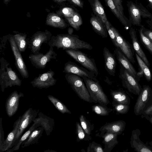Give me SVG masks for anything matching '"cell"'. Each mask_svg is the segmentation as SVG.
<instances>
[{
    "label": "cell",
    "mask_w": 152,
    "mask_h": 152,
    "mask_svg": "<svg viewBox=\"0 0 152 152\" xmlns=\"http://www.w3.org/2000/svg\"><path fill=\"white\" fill-rule=\"evenodd\" d=\"M48 44L50 46L56 47L58 49H86L91 50L93 47L89 43L81 40L77 35L69 34H57L53 36Z\"/></svg>",
    "instance_id": "obj_1"
},
{
    "label": "cell",
    "mask_w": 152,
    "mask_h": 152,
    "mask_svg": "<svg viewBox=\"0 0 152 152\" xmlns=\"http://www.w3.org/2000/svg\"><path fill=\"white\" fill-rule=\"evenodd\" d=\"M65 77L72 88L81 99L89 103H97L91 97L82 78L71 73H66Z\"/></svg>",
    "instance_id": "obj_2"
},
{
    "label": "cell",
    "mask_w": 152,
    "mask_h": 152,
    "mask_svg": "<svg viewBox=\"0 0 152 152\" xmlns=\"http://www.w3.org/2000/svg\"><path fill=\"white\" fill-rule=\"evenodd\" d=\"M129 14V20L134 26L140 27L142 19L152 18V14L141 3L128 1L127 4Z\"/></svg>",
    "instance_id": "obj_3"
},
{
    "label": "cell",
    "mask_w": 152,
    "mask_h": 152,
    "mask_svg": "<svg viewBox=\"0 0 152 152\" xmlns=\"http://www.w3.org/2000/svg\"><path fill=\"white\" fill-rule=\"evenodd\" d=\"M91 98L97 103L107 105L110 101L104 93L99 82L96 79H92L86 76L82 77Z\"/></svg>",
    "instance_id": "obj_4"
},
{
    "label": "cell",
    "mask_w": 152,
    "mask_h": 152,
    "mask_svg": "<svg viewBox=\"0 0 152 152\" xmlns=\"http://www.w3.org/2000/svg\"><path fill=\"white\" fill-rule=\"evenodd\" d=\"M119 77L121 80L123 86L129 92L135 95L140 94L142 88L138 81L121 65Z\"/></svg>",
    "instance_id": "obj_5"
},
{
    "label": "cell",
    "mask_w": 152,
    "mask_h": 152,
    "mask_svg": "<svg viewBox=\"0 0 152 152\" xmlns=\"http://www.w3.org/2000/svg\"><path fill=\"white\" fill-rule=\"evenodd\" d=\"M152 104V90L149 86L144 85L134 106L135 114L136 115H142Z\"/></svg>",
    "instance_id": "obj_6"
},
{
    "label": "cell",
    "mask_w": 152,
    "mask_h": 152,
    "mask_svg": "<svg viewBox=\"0 0 152 152\" xmlns=\"http://www.w3.org/2000/svg\"><path fill=\"white\" fill-rule=\"evenodd\" d=\"M66 53L76 61L88 70L94 72L96 76L98 75V71L94 58H90L85 53L79 50H65Z\"/></svg>",
    "instance_id": "obj_7"
},
{
    "label": "cell",
    "mask_w": 152,
    "mask_h": 152,
    "mask_svg": "<svg viewBox=\"0 0 152 152\" xmlns=\"http://www.w3.org/2000/svg\"><path fill=\"white\" fill-rule=\"evenodd\" d=\"M52 36L51 34L47 30L45 31H37L33 34L29 43V48L33 54L40 53L39 51L42 44H48Z\"/></svg>",
    "instance_id": "obj_8"
},
{
    "label": "cell",
    "mask_w": 152,
    "mask_h": 152,
    "mask_svg": "<svg viewBox=\"0 0 152 152\" xmlns=\"http://www.w3.org/2000/svg\"><path fill=\"white\" fill-rule=\"evenodd\" d=\"M8 40L10 42L12 50L14 55L16 67L23 78H27L29 74L27 68L16 44L13 36L8 35Z\"/></svg>",
    "instance_id": "obj_9"
},
{
    "label": "cell",
    "mask_w": 152,
    "mask_h": 152,
    "mask_svg": "<svg viewBox=\"0 0 152 152\" xmlns=\"http://www.w3.org/2000/svg\"><path fill=\"white\" fill-rule=\"evenodd\" d=\"M39 111V110L29 108L21 116L18 129L11 148L20 137L25 130L36 118Z\"/></svg>",
    "instance_id": "obj_10"
},
{
    "label": "cell",
    "mask_w": 152,
    "mask_h": 152,
    "mask_svg": "<svg viewBox=\"0 0 152 152\" xmlns=\"http://www.w3.org/2000/svg\"><path fill=\"white\" fill-rule=\"evenodd\" d=\"M111 28L116 38L118 48L132 63H135L134 56V51L132 44L126 40L118 31L112 25Z\"/></svg>",
    "instance_id": "obj_11"
},
{
    "label": "cell",
    "mask_w": 152,
    "mask_h": 152,
    "mask_svg": "<svg viewBox=\"0 0 152 152\" xmlns=\"http://www.w3.org/2000/svg\"><path fill=\"white\" fill-rule=\"evenodd\" d=\"M49 50L44 55L40 53L38 54H30L28 56L31 63L36 68L43 69L45 68L46 64L52 59H55L57 54L54 51L53 47L50 46Z\"/></svg>",
    "instance_id": "obj_12"
},
{
    "label": "cell",
    "mask_w": 152,
    "mask_h": 152,
    "mask_svg": "<svg viewBox=\"0 0 152 152\" xmlns=\"http://www.w3.org/2000/svg\"><path fill=\"white\" fill-rule=\"evenodd\" d=\"M54 72L50 70L44 73L40 74L31 82L34 87L41 89L48 88L55 85L57 80L54 77Z\"/></svg>",
    "instance_id": "obj_13"
},
{
    "label": "cell",
    "mask_w": 152,
    "mask_h": 152,
    "mask_svg": "<svg viewBox=\"0 0 152 152\" xmlns=\"http://www.w3.org/2000/svg\"><path fill=\"white\" fill-rule=\"evenodd\" d=\"M64 72L71 73L77 75L81 77L86 76L92 79H96L95 73L86 68L80 67L75 63L69 61L64 66Z\"/></svg>",
    "instance_id": "obj_14"
},
{
    "label": "cell",
    "mask_w": 152,
    "mask_h": 152,
    "mask_svg": "<svg viewBox=\"0 0 152 152\" xmlns=\"http://www.w3.org/2000/svg\"><path fill=\"white\" fill-rule=\"evenodd\" d=\"M23 96V93H19L16 91H14L9 96L5 105L6 113L9 117L12 116L16 113L18 109L20 99Z\"/></svg>",
    "instance_id": "obj_15"
},
{
    "label": "cell",
    "mask_w": 152,
    "mask_h": 152,
    "mask_svg": "<svg viewBox=\"0 0 152 152\" xmlns=\"http://www.w3.org/2000/svg\"><path fill=\"white\" fill-rule=\"evenodd\" d=\"M140 131L138 129L132 132L130 142L131 147L137 152H152V148L143 142L139 138Z\"/></svg>",
    "instance_id": "obj_16"
},
{
    "label": "cell",
    "mask_w": 152,
    "mask_h": 152,
    "mask_svg": "<svg viewBox=\"0 0 152 152\" xmlns=\"http://www.w3.org/2000/svg\"><path fill=\"white\" fill-rule=\"evenodd\" d=\"M114 53L120 65L123 66L139 82L141 77L129 60L118 48H115Z\"/></svg>",
    "instance_id": "obj_17"
},
{
    "label": "cell",
    "mask_w": 152,
    "mask_h": 152,
    "mask_svg": "<svg viewBox=\"0 0 152 152\" xmlns=\"http://www.w3.org/2000/svg\"><path fill=\"white\" fill-rule=\"evenodd\" d=\"M126 125L125 122L122 120L107 123L99 129L101 132L98 135L103 134L107 132L116 134L118 135L124 131Z\"/></svg>",
    "instance_id": "obj_18"
},
{
    "label": "cell",
    "mask_w": 152,
    "mask_h": 152,
    "mask_svg": "<svg viewBox=\"0 0 152 152\" xmlns=\"http://www.w3.org/2000/svg\"><path fill=\"white\" fill-rule=\"evenodd\" d=\"M38 115V117L33 121V123L42 127L47 135H49L52 132L55 125L54 119L47 116L42 112H39Z\"/></svg>",
    "instance_id": "obj_19"
},
{
    "label": "cell",
    "mask_w": 152,
    "mask_h": 152,
    "mask_svg": "<svg viewBox=\"0 0 152 152\" xmlns=\"http://www.w3.org/2000/svg\"><path fill=\"white\" fill-rule=\"evenodd\" d=\"M129 34L132 40V45L134 52L149 67L150 66V63L141 48L137 39L135 29L131 27L130 29Z\"/></svg>",
    "instance_id": "obj_20"
},
{
    "label": "cell",
    "mask_w": 152,
    "mask_h": 152,
    "mask_svg": "<svg viewBox=\"0 0 152 152\" xmlns=\"http://www.w3.org/2000/svg\"><path fill=\"white\" fill-rule=\"evenodd\" d=\"M105 68L110 75L114 76L116 66V62L115 56L107 48L105 47L103 49Z\"/></svg>",
    "instance_id": "obj_21"
},
{
    "label": "cell",
    "mask_w": 152,
    "mask_h": 152,
    "mask_svg": "<svg viewBox=\"0 0 152 152\" xmlns=\"http://www.w3.org/2000/svg\"><path fill=\"white\" fill-rule=\"evenodd\" d=\"M118 135L117 134L108 132L98 135L103 139L102 143L104 144V152H110L118 144Z\"/></svg>",
    "instance_id": "obj_22"
},
{
    "label": "cell",
    "mask_w": 152,
    "mask_h": 152,
    "mask_svg": "<svg viewBox=\"0 0 152 152\" xmlns=\"http://www.w3.org/2000/svg\"><path fill=\"white\" fill-rule=\"evenodd\" d=\"M112 12L124 26L126 29H130L132 24L125 16L122 15L113 0H104Z\"/></svg>",
    "instance_id": "obj_23"
},
{
    "label": "cell",
    "mask_w": 152,
    "mask_h": 152,
    "mask_svg": "<svg viewBox=\"0 0 152 152\" xmlns=\"http://www.w3.org/2000/svg\"><path fill=\"white\" fill-rule=\"evenodd\" d=\"M90 22L93 29L96 33L102 38L107 37L105 25L98 16H92L90 18Z\"/></svg>",
    "instance_id": "obj_24"
},
{
    "label": "cell",
    "mask_w": 152,
    "mask_h": 152,
    "mask_svg": "<svg viewBox=\"0 0 152 152\" xmlns=\"http://www.w3.org/2000/svg\"><path fill=\"white\" fill-rule=\"evenodd\" d=\"M8 65L6 68V75L5 81V88L13 86H20L22 80L19 78L16 73Z\"/></svg>",
    "instance_id": "obj_25"
},
{
    "label": "cell",
    "mask_w": 152,
    "mask_h": 152,
    "mask_svg": "<svg viewBox=\"0 0 152 152\" xmlns=\"http://www.w3.org/2000/svg\"><path fill=\"white\" fill-rule=\"evenodd\" d=\"M21 118V116H20L14 123L12 130L9 133L5 140L2 152L6 151L11 148L18 129Z\"/></svg>",
    "instance_id": "obj_26"
},
{
    "label": "cell",
    "mask_w": 152,
    "mask_h": 152,
    "mask_svg": "<svg viewBox=\"0 0 152 152\" xmlns=\"http://www.w3.org/2000/svg\"><path fill=\"white\" fill-rule=\"evenodd\" d=\"M44 129L42 127H39L34 130L27 139L21 144L22 148L28 147L33 144L38 143L42 135Z\"/></svg>",
    "instance_id": "obj_27"
},
{
    "label": "cell",
    "mask_w": 152,
    "mask_h": 152,
    "mask_svg": "<svg viewBox=\"0 0 152 152\" xmlns=\"http://www.w3.org/2000/svg\"><path fill=\"white\" fill-rule=\"evenodd\" d=\"M46 24L54 27L61 29L65 28L67 26L65 21L54 13H50L48 15L46 18Z\"/></svg>",
    "instance_id": "obj_28"
},
{
    "label": "cell",
    "mask_w": 152,
    "mask_h": 152,
    "mask_svg": "<svg viewBox=\"0 0 152 152\" xmlns=\"http://www.w3.org/2000/svg\"><path fill=\"white\" fill-rule=\"evenodd\" d=\"M110 94L113 101L118 103L128 105L130 103L129 97L122 91L111 90Z\"/></svg>",
    "instance_id": "obj_29"
},
{
    "label": "cell",
    "mask_w": 152,
    "mask_h": 152,
    "mask_svg": "<svg viewBox=\"0 0 152 152\" xmlns=\"http://www.w3.org/2000/svg\"><path fill=\"white\" fill-rule=\"evenodd\" d=\"M39 126V125L33 123L28 129L17 140L14 145L12 148L7 151L6 152H12L18 150L22 143L27 139L31 132Z\"/></svg>",
    "instance_id": "obj_30"
},
{
    "label": "cell",
    "mask_w": 152,
    "mask_h": 152,
    "mask_svg": "<svg viewBox=\"0 0 152 152\" xmlns=\"http://www.w3.org/2000/svg\"><path fill=\"white\" fill-rule=\"evenodd\" d=\"M135 56L138 66L140 69V71L138 72L139 75L141 77L144 75L147 80L148 82L150 81L151 80L152 76L149 67L136 53Z\"/></svg>",
    "instance_id": "obj_31"
},
{
    "label": "cell",
    "mask_w": 152,
    "mask_h": 152,
    "mask_svg": "<svg viewBox=\"0 0 152 152\" xmlns=\"http://www.w3.org/2000/svg\"><path fill=\"white\" fill-rule=\"evenodd\" d=\"M92 8L94 12L105 24L107 20L103 7L99 0H94Z\"/></svg>",
    "instance_id": "obj_32"
},
{
    "label": "cell",
    "mask_w": 152,
    "mask_h": 152,
    "mask_svg": "<svg viewBox=\"0 0 152 152\" xmlns=\"http://www.w3.org/2000/svg\"><path fill=\"white\" fill-rule=\"evenodd\" d=\"M13 36L14 40L20 52L24 51L27 48V35L22 33H18Z\"/></svg>",
    "instance_id": "obj_33"
},
{
    "label": "cell",
    "mask_w": 152,
    "mask_h": 152,
    "mask_svg": "<svg viewBox=\"0 0 152 152\" xmlns=\"http://www.w3.org/2000/svg\"><path fill=\"white\" fill-rule=\"evenodd\" d=\"M48 98L55 107L61 113L71 114V112L67 107L59 99L50 95L48 96Z\"/></svg>",
    "instance_id": "obj_34"
},
{
    "label": "cell",
    "mask_w": 152,
    "mask_h": 152,
    "mask_svg": "<svg viewBox=\"0 0 152 152\" xmlns=\"http://www.w3.org/2000/svg\"><path fill=\"white\" fill-rule=\"evenodd\" d=\"M1 68L0 69V84L1 91L4 92L5 88V81L6 75V68L10 64L3 57L0 59Z\"/></svg>",
    "instance_id": "obj_35"
},
{
    "label": "cell",
    "mask_w": 152,
    "mask_h": 152,
    "mask_svg": "<svg viewBox=\"0 0 152 152\" xmlns=\"http://www.w3.org/2000/svg\"><path fill=\"white\" fill-rule=\"evenodd\" d=\"M91 109L93 112L100 116L108 115L113 110V109L107 107L106 105L99 104L93 105Z\"/></svg>",
    "instance_id": "obj_36"
},
{
    "label": "cell",
    "mask_w": 152,
    "mask_h": 152,
    "mask_svg": "<svg viewBox=\"0 0 152 152\" xmlns=\"http://www.w3.org/2000/svg\"><path fill=\"white\" fill-rule=\"evenodd\" d=\"M76 133L77 140L78 142L81 141H89L92 139L91 137L86 134L82 127L80 123L77 122L76 123Z\"/></svg>",
    "instance_id": "obj_37"
},
{
    "label": "cell",
    "mask_w": 152,
    "mask_h": 152,
    "mask_svg": "<svg viewBox=\"0 0 152 152\" xmlns=\"http://www.w3.org/2000/svg\"><path fill=\"white\" fill-rule=\"evenodd\" d=\"M70 25L77 31L80 29V26L83 23L82 19L80 15L75 12L74 15L72 17L66 18Z\"/></svg>",
    "instance_id": "obj_38"
},
{
    "label": "cell",
    "mask_w": 152,
    "mask_h": 152,
    "mask_svg": "<svg viewBox=\"0 0 152 152\" xmlns=\"http://www.w3.org/2000/svg\"><path fill=\"white\" fill-rule=\"evenodd\" d=\"M79 120L80 124L84 131L86 134L90 135L94 129V124L91 123L83 115H80Z\"/></svg>",
    "instance_id": "obj_39"
},
{
    "label": "cell",
    "mask_w": 152,
    "mask_h": 152,
    "mask_svg": "<svg viewBox=\"0 0 152 152\" xmlns=\"http://www.w3.org/2000/svg\"><path fill=\"white\" fill-rule=\"evenodd\" d=\"M144 26L142 25L139 29V36L142 43L152 55V43L142 33Z\"/></svg>",
    "instance_id": "obj_40"
},
{
    "label": "cell",
    "mask_w": 152,
    "mask_h": 152,
    "mask_svg": "<svg viewBox=\"0 0 152 152\" xmlns=\"http://www.w3.org/2000/svg\"><path fill=\"white\" fill-rule=\"evenodd\" d=\"M112 104L113 107V110L116 112V114H126L129 109V105L118 103L113 100Z\"/></svg>",
    "instance_id": "obj_41"
},
{
    "label": "cell",
    "mask_w": 152,
    "mask_h": 152,
    "mask_svg": "<svg viewBox=\"0 0 152 152\" xmlns=\"http://www.w3.org/2000/svg\"><path fill=\"white\" fill-rule=\"evenodd\" d=\"M87 152H104V150L100 144L93 141L89 144L87 149Z\"/></svg>",
    "instance_id": "obj_42"
},
{
    "label": "cell",
    "mask_w": 152,
    "mask_h": 152,
    "mask_svg": "<svg viewBox=\"0 0 152 152\" xmlns=\"http://www.w3.org/2000/svg\"><path fill=\"white\" fill-rule=\"evenodd\" d=\"M106 28L107 32L110 37V38L113 45L116 47L118 48V46L116 41V39L115 35L111 28V24L107 20L105 23Z\"/></svg>",
    "instance_id": "obj_43"
},
{
    "label": "cell",
    "mask_w": 152,
    "mask_h": 152,
    "mask_svg": "<svg viewBox=\"0 0 152 152\" xmlns=\"http://www.w3.org/2000/svg\"><path fill=\"white\" fill-rule=\"evenodd\" d=\"M62 12L64 16L67 18L73 17L75 12L71 8L65 7L62 9Z\"/></svg>",
    "instance_id": "obj_44"
},
{
    "label": "cell",
    "mask_w": 152,
    "mask_h": 152,
    "mask_svg": "<svg viewBox=\"0 0 152 152\" xmlns=\"http://www.w3.org/2000/svg\"><path fill=\"white\" fill-rule=\"evenodd\" d=\"M2 118L0 119V152H2L3 145L5 140L4 137V132L2 124Z\"/></svg>",
    "instance_id": "obj_45"
},
{
    "label": "cell",
    "mask_w": 152,
    "mask_h": 152,
    "mask_svg": "<svg viewBox=\"0 0 152 152\" xmlns=\"http://www.w3.org/2000/svg\"><path fill=\"white\" fill-rule=\"evenodd\" d=\"M142 33L143 34L147 37L152 43V30L143 27Z\"/></svg>",
    "instance_id": "obj_46"
},
{
    "label": "cell",
    "mask_w": 152,
    "mask_h": 152,
    "mask_svg": "<svg viewBox=\"0 0 152 152\" xmlns=\"http://www.w3.org/2000/svg\"><path fill=\"white\" fill-rule=\"evenodd\" d=\"M115 3L118 10L124 16V8L122 4L121 0H113Z\"/></svg>",
    "instance_id": "obj_47"
},
{
    "label": "cell",
    "mask_w": 152,
    "mask_h": 152,
    "mask_svg": "<svg viewBox=\"0 0 152 152\" xmlns=\"http://www.w3.org/2000/svg\"><path fill=\"white\" fill-rule=\"evenodd\" d=\"M149 115H152V104L143 112L142 114L141 117L144 116Z\"/></svg>",
    "instance_id": "obj_48"
},
{
    "label": "cell",
    "mask_w": 152,
    "mask_h": 152,
    "mask_svg": "<svg viewBox=\"0 0 152 152\" xmlns=\"http://www.w3.org/2000/svg\"><path fill=\"white\" fill-rule=\"evenodd\" d=\"M74 4L81 8L83 7V3L81 0H70Z\"/></svg>",
    "instance_id": "obj_49"
},
{
    "label": "cell",
    "mask_w": 152,
    "mask_h": 152,
    "mask_svg": "<svg viewBox=\"0 0 152 152\" xmlns=\"http://www.w3.org/2000/svg\"><path fill=\"white\" fill-rule=\"evenodd\" d=\"M145 118L147 120L149 121L152 125V115H145L142 117Z\"/></svg>",
    "instance_id": "obj_50"
},
{
    "label": "cell",
    "mask_w": 152,
    "mask_h": 152,
    "mask_svg": "<svg viewBox=\"0 0 152 152\" xmlns=\"http://www.w3.org/2000/svg\"><path fill=\"white\" fill-rule=\"evenodd\" d=\"M146 22L148 25L151 30H152V18L148 19L146 21Z\"/></svg>",
    "instance_id": "obj_51"
},
{
    "label": "cell",
    "mask_w": 152,
    "mask_h": 152,
    "mask_svg": "<svg viewBox=\"0 0 152 152\" xmlns=\"http://www.w3.org/2000/svg\"><path fill=\"white\" fill-rule=\"evenodd\" d=\"M73 32V30L72 28L71 27H69L68 28V33L70 34H72V33Z\"/></svg>",
    "instance_id": "obj_52"
},
{
    "label": "cell",
    "mask_w": 152,
    "mask_h": 152,
    "mask_svg": "<svg viewBox=\"0 0 152 152\" xmlns=\"http://www.w3.org/2000/svg\"><path fill=\"white\" fill-rule=\"evenodd\" d=\"M148 2V6L149 7L152 9V0H147Z\"/></svg>",
    "instance_id": "obj_53"
},
{
    "label": "cell",
    "mask_w": 152,
    "mask_h": 152,
    "mask_svg": "<svg viewBox=\"0 0 152 152\" xmlns=\"http://www.w3.org/2000/svg\"><path fill=\"white\" fill-rule=\"evenodd\" d=\"M58 2H62L66 1V0H55Z\"/></svg>",
    "instance_id": "obj_54"
},
{
    "label": "cell",
    "mask_w": 152,
    "mask_h": 152,
    "mask_svg": "<svg viewBox=\"0 0 152 152\" xmlns=\"http://www.w3.org/2000/svg\"><path fill=\"white\" fill-rule=\"evenodd\" d=\"M149 144L150 145V146L152 148V141H151L149 142Z\"/></svg>",
    "instance_id": "obj_55"
},
{
    "label": "cell",
    "mask_w": 152,
    "mask_h": 152,
    "mask_svg": "<svg viewBox=\"0 0 152 152\" xmlns=\"http://www.w3.org/2000/svg\"><path fill=\"white\" fill-rule=\"evenodd\" d=\"M9 0H4V2H7Z\"/></svg>",
    "instance_id": "obj_56"
}]
</instances>
